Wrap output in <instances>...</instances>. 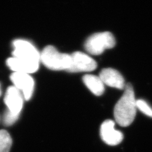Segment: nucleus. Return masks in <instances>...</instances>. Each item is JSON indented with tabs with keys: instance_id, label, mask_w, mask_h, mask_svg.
<instances>
[{
	"instance_id": "obj_6",
	"label": "nucleus",
	"mask_w": 152,
	"mask_h": 152,
	"mask_svg": "<svg viewBox=\"0 0 152 152\" xmlns=\"http://www.w3.org/2000/svg\"><path fill=\"white\" fill-rule=\"evenodd\" d=\"M10 79L14 86L22 92L23 97L26 100H29L32 96L34 87V82L32 77L29 74L14 72Z\"/></svg>"
},
{
	"instance_id": "obj_10",
	"label": "nucleus",
	"mask_w": 152,
	"mask_h": 152,
	"mask_svg": "<svg viewBox=\"0 0 152 152\" xmlns=\"http://www.w3.org/2000/svg\"><path fill=\"white\" fill-rule=\"evenodd\" d=\"M6 63L14 72L31 74L37 71L39 63L30 60H24L15 57L9 58Z\"/></svg>"
},
{
	"instance_id": "obj_2",
	"label": "nucleus",
	"mask_w": 152,
	"mask_h": 152,
	"mask_svg": "<svg viewBox=\"0 0 152 152\" xmlns=\"http://www.w3.org/2000/svg\"><path fill=\"white\" fill-rule=\"evenodd\" d=\"M41 61L53 71H67L71 63V55L61 53L53 46H48L41 53Z\"/></svg>"
},
{
	"instance_id": "obj_14",
	"label": "nucleus",
	"mask_w": 152,
	"mask_h": 152,
	"mask_svg": "<svg viewBox=\"0 0 152 152\" xmlns=\"http://www.w3.org/2000/svg\"><path fill=\"white\" fill-rule=\"evenodd\" d=\"M19 114H15L7 110L4 116V123L6 126H11L18 119Z\"/></svg>"
},
{
	"instance_id": "obj_12",
	"label": "nucleus",
	"mask_w": 152,
	"mask_h": 152,
	"mask_svg": "<svg viewBox=\"0 0 152 152\" xmlns=\"http://www.w3.org/2000/svg\"><path fill=\"white\" fill-rule=\"evenodd\" d=\"M12 145V139L7 131L0 130V152H9Z\"/></svg>"
},
{
	"instance_id": "obj_8",
	"label": "nucleus",
	"mask_w": 152,
	"mask_h": 152,
	"mask_svg": "<svg viewBox=\"0 0 152 152\" xmlns=\"http://www.w3.org/2000/svg\"><path fill=\"white\" fill-rule=\"evenodd\" d=\"M23 98L22 92L15 86L9 87L4 99L7 110L13 113L19 115L23 108Z\"/></svg>"
},
{
	"instance_id": "obj_5",
	"label": "nucleus",
	"mask_w": 152,
	"mask_h": 152,
	"mask_svg": "<svg viewBox=\"0 0 152 152\" xmlns=\"http://www.w3.org/2000/svg\"><path fill=\"white\" fill-rule=\"evenodd\" d=\"M71 63L67 72L78 73L83 72H91L97 67L95 60L88 55L80 51L71 54Z\"/></svg>"
},
{
	"instance_id": "obj_13",
	"label": "nucleus",
	"mask_w": 152,
	"mask_h": 152,
	"mask_svg": "<svg viewBox=\"0 0 152 152\" xmlns=\"http://www.w3.org/2000/svg\"><path fill=\"white\" fill-rule=\"evenodd\" d=\"M136 107L137 109H139L142 113L152 118V108L145 100H137Z\"/></svg>"
},
{
	"instance_id": "obj_9",
	"label": "nucleus",
	"mask_w": 152,
	"mask_h": 152,
	"mask_svg": "<svg viewBox=\"0 0 152 152\" xmlns=\"http://www.w3.org/2000/svg\"><path fill=\"white\" fill-rule=\"evenodd\" d=\"M104 85L120 90L125 89V80L120 72L113 68H104L99 76Z\"/></svg>"
},
{
	"instance_id": "obj_15",
	"label": "nucleus",
	"mask_w": 152,
	"mask_h": 152,
	"mask_svg": "<svg viewBox=\"0 0 152 152\" xmlns=\"http://www.w3.org/2000/svg\"><path fill=\"white\" fill-rule=\"evenodd\" d=\"M0 95H1V90H0Z\"/></svg>"
},
{
	"instance_id": "obj_11",
	"label": "nucleus",
	"mask_w": 152,
	"mask_h": 152,
	"mask_svg": "<svg viewBox=\"0 0 152 152\" xmlns=\"http://www.w3.org/2000/svg\"><path fill=\"white\" fill-rule=\"evenodd\" d=\"M82 80L85 85L94 95L100 96L104 92V84L99 76L86 75L83 77Z\"/></svg>"
},
{
	"instance_id": "obj_1",
	"label": "nucleus",
	"mask_w": 152,
	"mask_h": 152,
	"mask_svg": "<svg viewBox=\"0 0 152 152\" xmlns=\"http://www.w3.org/2000/svg\"><path fill=\"white\" fill-rule=\"evenodd\" d=\"M136 100L132 85H126L125 91L115 104L114 116L116 122L122 127H127L133 122L136 116Z\"/></svg>"
},
{
	"instance_id": "obj_3",
	"label": "nucleus",
	"mask_w": 152,
	"mask_h": 152,
	"mask_svg": "<svg viewBox=\"0 0 152 152\" xmlns=\"http://www.w3.org/2000/svg\"><path fill=\"white\" fill-rule=\"evenodd\" d=\"M115 45L114 36L109 32L93 34L87 38L85 48L90 54L98 55L102 54L105 49H112Z\"/></svg>"
},
{
	"instance_id": "obj_4",
	"label": "nucleus",
	"mask_w": 152,
	"mask_h": 152,
	"mask_svg": "<svg viewBox=\"0 0 152 152\" xmlns=\"http://www.w3.org/2000/svg\"><path fill=\"white\" fill-rule=\"evenodd\" d=\"M13 57L40 63L41 53L31 42L24 39H16L13 42Z\"/></svg>"
},
{
	"instance_id": "obj_7",
	"label": "nucleus",
	"mask_w": 152,
	"mask_h": 152,
	"mask_svg": "<svg viewBox=\"0 0 152 152\" xmlns=\"http://www.w3.org/2000/svg\"><path fill=\"white\" fill-rule=\"evenodd\" d=\"M115 123L112 120H106L101 125L100 134L103 141L109 145H117L124 139L123 134L114 128Z\"/></svg>"
}]
</instances>
